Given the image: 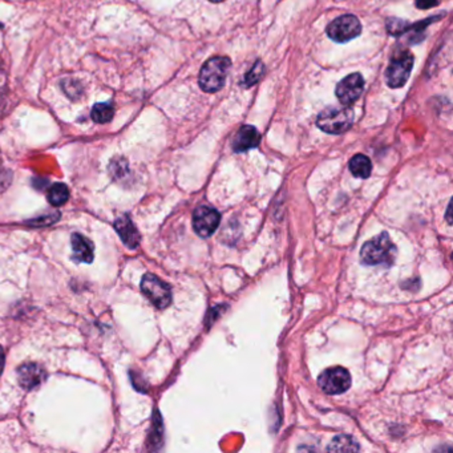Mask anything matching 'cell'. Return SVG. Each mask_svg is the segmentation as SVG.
Segmentation results:
<instances>
[{
    "label": "cell",
    "mask_w": 453,
    "mask_h": 453,
    "mask_svg": "<svg viewBox=\"0 0 453 453\" xmlns=\"http://www.w3.org/2000/svg\"><path fill=\"white\" fill-rule=\"evenodd\" d=\"M47 197H48L49 204L54 205V206H61V205H64L68 201V188H67V185L60 183V182L55 183V185H52L49 188Z\"/></svg>",
    "instance_id": "cell-17"
},
{
    "label": "cell",
    "mask_w": 453,
    "mask_h": 453,
    "mask_svg": "<svg viewBox=\"0 0 453 453\" xmlns=\"http://www.w3.org/2000/svg\"><path fill=\"white\" fill-rule=\"evenodd\" d=\"M318 385L329 395H340L351 387V375L343 367H332L319 376Z\"/></svg>",
    "instance_id": "cell-5"
},
{
    "label": "cell",
    "mask_w": 453,
    "mask_h": 453,
    "mask_svg": "<svg viewBox=\"0 0 453 453\" xmlns=\"http://www.w3.org/2000/svg\"><path fill=\"white\" fill-rule=\"evenodd\" d=\"M439 4L437 0H416V7L420 10H428L432 7H436Z\"/></svg>",
    "instance_id": "cell-21"
},
{
    "label": "cell",
    "mask_w": 453,
    "mask_h": 453,
    "mask_svg": "<svg viewBox=\"0 0 453 453\" xmlns=\"http://www.w3.org/2000/svg\"><path fill=\"white\" fill-rule=\"evenodd\" d=\"M60 217V215L59 213H51V215H43V217H40V218H35V219H32L30 224L31 225H34V226H43V225H49V224H52V222H55V221H57V218Z\"/></svg>",
    "instance_id": "cell-20"
},
{
    "label": "cell",
    "mask_w": 453,
    "mask_h": 453,
    "mask_svg": "<svg viewBox=\"0 0 453 453\" xmlns=\"http://www.w3.org/2000/svg\"><path fill=\"white\" fill-rule=\"evenodd\" d=\"M219 213L209 206H201L195 209L193 213L194 231L203 238H207L215 233L219 225Z\"/></svg>",
    "instance_id": "cell-8"
},
{
    "label": "cell",
    "mask_w": 453,
    "mask_h": 453,
    "mask_svg": "<svg viewBox=\"0 0 453 453\" xmlns=\"http://www.w3.org/2000/svg\"><path fill=\"white\" fill-rule=\"evenodd\" d=\"M209 1H213V3H221V1H225V0H209Z\"/></svg>",
    "instance_id": "cell-23"
},
{
    "label": "cell",
    "mask_w": 453,
    "mask_h": 453,
    "mask_svg": "<svg viewBox=\"0 0 453 453\" xmlns=\"http://www.w3.org/2000/svg\"><path fill=\"white\" fill-rule=\"evenodd\" d=\"M114 227L121 241L129 249H136L140 243V234L136 226L133 225L132 219L128 215H121L116 219Z\"/></svg>",
    "instance_id": "cell-11"
},
{
    "label": "cell",
    "mask_w": 453,
    "mask_h": 453,
    "mask_svg": "<svg viewBox=\"0 0 453 453\" xmlns=\"http://www.w3.org/2000/svg\"><path fill=\"white\" fill-rule=\"evenodd\" d=\"M230 67H231V61L226 56H217L207 60L203 66L198 76L201 90L207 93L219 91L225 84Z\"/></svg>",
    "instance_id": "cell-2"
},
{
    "label": "cell",
    "mask_w": 453,
    "mask_h": 453,
    "mask_svg": "<svg viewBox=\"0 0 453 453\" xmlns=\"http://www.w3.org/2000/svg\"><path fill=\"white\" fill-rule=\"evenodd\" d=\"M141 290L157 308H165L171 302V290L169 286L153 274H145L143 277Z\"/></svg>",
    "instance_id": "cell-7"
},
{
    "label": "cell",
    "mask_w": 453,
    "mask_h": 453,
    "mask_svg": "<svg viewBox=\"0 0 453 453\" xmlns=\"http://www.w3.org/2000/svg\"><path fill=\"white\" fill-rule=\"evenodd\" d=\"M412 67L413 56L407 49H403L397 55H394L385 72V81L388 87L401 88L409 79Z\"/></svg>",
    "instance_id": "cell-4"
},
{
    "label": "cell",
    "mask_w": 453,
    "mask_h": 453,
    "mask_svg": "<svg viewBox=\"0 0 453 453\" xmlns=\"http://www.w3.org/2000/svg\"><path fill=\"white\" fill-rule=\"evenodd\" d=\"M46 378V373L42 366L37 363H25L18 370L19 385L25 389H34L37 385H42Z\"/></svg>",
    "instance_id": "cell-10"
},
{
    "label": "cell",
    "mask_w": 453,
    "mask_h": 453,
    "mask_svg": "<svg viewBox=\"0 0 453 453\" xmlns=\"http://www.w3.org/2000/svg\"><path fill=\"white\" fill-rule=\"evenodd\" d=\"M3 368H4V351L0 346V375L3 373Z\"/></svg>",
    "instance_id": "cell-22"
},
{
    "label": "cell",
    "mask_w": 453,
    "mask_h": 453,
    "mask_svg": "<svg viewBox=\"0 0 453 453\" xmlns=\"http://www.w3.org/2000/svg\"><path fill=\"white\" fill-rule=\"evenodd\" d=\"M354 123V112L350 108H334L323 109L317 119V125L326 133L340 135L350 129Z\"/></svg>",
    "instance_id": "cell-3"
},
{
    "label": "cell",
    "mask_w": 453,
    "mask_h": 453,
    "mask_svg": "<svg viewBox=\"0 0 453 453\" xmlns=\"http://www.w3.org/2000/svg\"><path fill=\"white\" fill-rule=\"evenodd\" d=\"M260 141H261L260 132L251 125H243L234 138L233 149L238 153L239 152H246L249 149L258 147Z\"/></svg>",
    "instance_id": "cell-12"
},
{
    "label": "cell",
    "mask_w": 453,
    "mask_h": 453,
    "mask_svg": "<svg viewBox=\"0 0 453 453\" xmlns=\"http://www.w3.org/2000/svg\"><path fill=\"white\" fill-rule=\"evenodd\" d=\"M327 449L337 451V452H356L359 451V444L355 442L351 436L340 435L332 440Z\"/></svg>",
    "instance_id": "cell-15"
},
{
    "label": "cell",
    "mask_w": 453,
    "mask_h": 453,
    "mask_svg": "<svg viewBox=\"0 0 453 453\" xmlns=\"http://www.w3.org/2000/svg\"><path fill=\"white\" fill-rule=\"evenodd\" d=\"M397 250L387 233L368 241L363 245L361 260L364 265L391 266L397 260Z\"/></svg>",
    "instance_id": "cell-1"
},
{
    "label": "cell",
    "mask_w": 453,
    "mask_h": 453,
    "mask_svg": "<svg viewBox=\"0 0 453 453\" xmlns=\"http://www.w3.org/2000/svg\"><path fill=\"white\" fill-rule=\"evenodd\" d=\"M114 107L108 102H99L92 108L91 116L95 123L105 124L114 119Z\"/></svg>",
    "instance_id": "cell-16"
},
{
    "label": "cell",
    "mask_w": 453,
    "mask_h": 453,
    "mask_svg": "<svg viewBox=\"0 0 453 453\" xmlns=\"http://www.w3.org/2000/svg\"><path fill=\"white\" fill-rule=\"evenodd\" d=\"M72 251H73V261L79 263H91L95 258V248L90 239L79 233L72 236Z\"/></svg>",
    "instance_id": "cell-13"
},
{
    "label": "cell",
    "mask_w": 453,
    "mask_h": 453,
    "mask_svg": "<svg viewBox=\"0 0 453 453\" xmlns=\"http://www.w3.org/2000/svg\"><path fill=\"white\" fill-rule=\"evenodd\" d=\"M350 170H351V173L355 177L367 179L371 174L373 165H371V161L367 156L356 155L350 161Z\"/></svg>",
    "instance_id": "cell-14"
},
{
    "label": "cell",
    "mask_w": 453,
    "mask_h": 453,
    "mask_svg": "<svg viewBox=\"0 0 453 453\" xmlns=\"http://www.w3.org/2000/svg\"><path fill=\"white\" fill-rule=\"evenodd\" d=\"M364 90V79L361 73H351L350 76L344 78L337 85V97L344 105H351L356 102Z\"/></svg>",
    "instance_id": "cell-9"
},
{
    "label": "cell",
    "mask_w": 453,
    "mask_h": 453,
    "mask_svg": "<svg viewBox=\"0 0 453 453\" xmlns=\"http://www.w3.org/2000/svg\"><path fill=\"white\" fill-rule=\"evenodd\" d=\"M362 32V24L354 15H343L327 27L330 39L337 43H347Z\"/></svg>",
    "instance_id": "cell-6"
},
{
    "label": "cell",
    "mask_w": 453,
    "mask_h": 453,
    "mask_svg": "<svg viewBox=\"0 0 453 453\" xmlns=\"http://www.w3.org/2000/svg\"><path fill=\"white\" fill-rule=\"evenodd\" d=\"M263 72H265V66L262 61H257L253 68L250 69L249 72L245 75V79L242 81L243 85L246 87H251L254 85L255 83H258L262 76H263Z\"/></svg>",
    "instance_id": "cell-19"
},
{
    "label": "cell",
    "mask_w": 453,
    "mask_h": 453,
    "mask_svg": "<svg viewBox=\"0 0 453 453\" xmlns=\"http://www.w3.org/2000/svg\"><path fill=\"white\" fill-rule=\"evenodd\" d=\"M408 30H411V24L406 22V20H400L397 18H391L387 20V31L388 34L392 36H400V35L406 34Z\"/></svg>",
    "instance_id": "cell-18"
}]
</instances>
